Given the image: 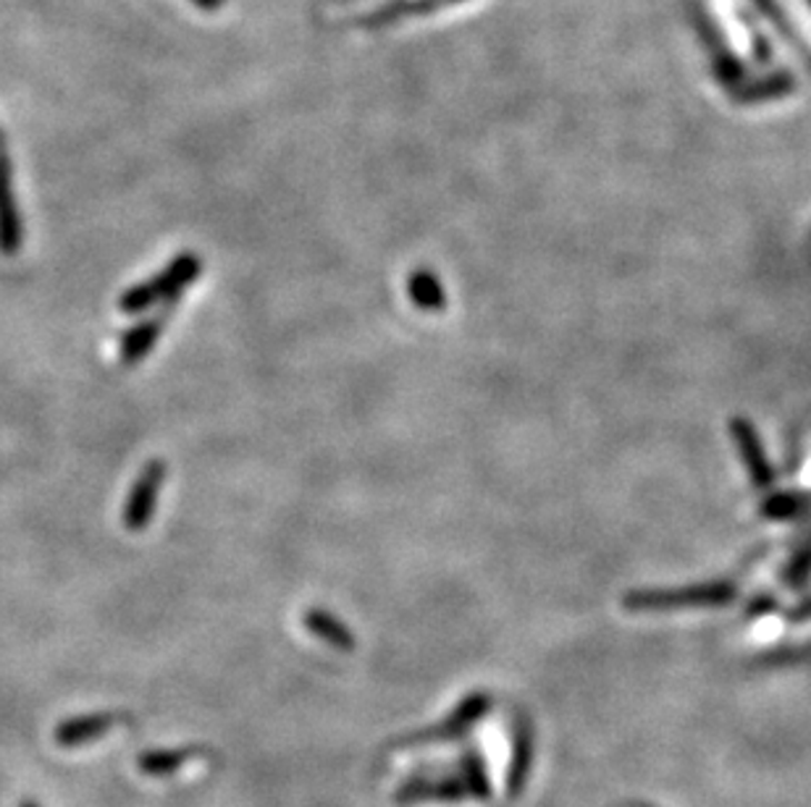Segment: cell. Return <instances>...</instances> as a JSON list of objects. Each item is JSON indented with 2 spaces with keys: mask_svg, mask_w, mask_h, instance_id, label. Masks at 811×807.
<instances>
[{
  "mask_svg": "<svg viewBox=\"0 0 811 807\" xmlns=\"http://www.w3.org/2000/svg\"><path fill=\"white\" fill-rule=\"evenodd\" d=\"M811 511V494H772L762 504L767 519H793Z\"/></svg>",
  "mask_w": 811,
  "mask_h": 807,
  "instance_id": "10",
  "label": "cell"
},
{
  "mask_svg": "<svg viewBox=\"0 0 811 807\" xmlns=\"http://www.w3.org/2000/svg\"><path fill=\"white\" fill-rule=\"evenodd\" d=\"M195 3L200 6V9H216V6L221 3V0H195Z\"/></svg>",
  "mask_w": 811,
  "mask_h": 807,
  "instance_id": "13",
  "label": "cell"
},
{
  "mask_svg": "<svg viewBox=\"0 0 811 807\" xmlns=\"http://www.w3.org/2000/svg\"><path fill=\"white\" fill-rule=\"evenodd\" d=\"M119 721L113 714H98V716H85V718H71V721L61 724L56 729V743L61 745H82L90 743L98 734H106L111 726Z\"/></svg>",
  "mask_w": 811,
  "mask_h": 807,
  "instance_id": "9",
  "label": "cell"
},
{
  "mask_svg": "<svg viewBox=\"0 0 811 807\" xmlns=\"http://www.w3.org/2000/svg\"><path fill=\"white\" fill-rule=\"evenodd\" d=\"M177 307H179V302L160 305L158 310L150 315V318L137 320L135 326L123 330V336L119 341V362L123 367H137L145 357L150 355L152 349H156L160 333L168 328V322H171Z\"/></svg>",
  "mask_w": 811,
  "mask_h": 807,
  "instance_id": "5",
  "label": "cell"
},
{
  "mask_svg": "<svg viewBox=\"0 0 811 807\" xmlns=\"http://www.w3.org/2000/svg\"><path fill=\"white\" fill-rule=\"evenodd\" d=\"M730 432H733L743 465H746V469H749L751 482H754L759 490H772L774 469L770 465V459H767L764 446L756 436L754 425H751L749 420H743V417H735V420H730Z\"/></svg>",
  "mask_w": 811,
  "mask_h": 807,
  "instance_id": "6",
  "label": "cell"
},
{
  "mask_svg": "<svg viewBox=\"0 0 811 807\" xmlns=\"http://www.w3.org/2000/svg\"><path fill=\"white\" fill-rule=\"evenodd\" d=\"M407 293H411L413 305L426 312H442L447 307V293H444L442 281L426 268L413 270L411 278H407Z\"/></svg>",
  "mask_w": 811,
  "mask_h": 807,
  "instance_id": "8",
  "label": "cell"
},
{
  "mask_svg": "<svg viewBox=\"0 0 811 807\" xmlns=\"http://www.w3.org/2000/svg\"><path fill=\"white\" fill-rule=\"evenodd\" d=\"M21 247H24V223L13 192L11 158L0 134V255L13 257L21 252Z\"/></svg>",
  "mask_w": 811,
  "mask_h": 807,
  "instance_id": "4",
  "label": "cell"
},
{
  "mask_svg": "<svg viewBox=\"0 0 811 807\" xmlns=\"http://www.w3.org/2000/svg\"><path fill=\"white\" fill-rule=\"evenodd\" d=\"M181 760H185V753H156L140 758V766L148 770V774H168L171 768L181 766Z\"/></svg>",
  "mask_w": 811,
  "mask_h": 807,
  "instance_id": "11",
  "label": "cell"
},
{
  "mask_svg": "<svg viewBox=\"0 0 811 807\" xmlns=\"http://www.w3.org/2000/svg\"><path fill=\"white\" fill-rule=\"evenodd\" d=\"M24 807H34V805H24Z\"/></svg>",
  "mask_w": 811,
  "mask_h": 807,
  "instance_id": "14",
  "label": "cell"
},
{
  "mask_svg": "<svg viewBox=\"0 0 811 807\" xmlns=\"http://www.w3.org/2000/svg\"><path fill=\"white\" fill-rule=\"evenodd\" d=\"M202 273V260L197 252H179L164 270L150 276L148 281L129 286L121 293L119 310L127 315H142L152 307L181 302V293L192 286Z\"/></svg>",
  "mask_w": 811,
  "mask_h": 807,
  "instance_id": "1",
  "label": "cell"
},
{
  "mask_svg": "<svg viewBox=\"0 0 811 807\" xmlns=\"http://www.w3.org/2000/svg\"><path fill=\"white\" fill-rule=\"evenodd\" d=\"M166 477H168V465L164 459H150L148 465L140 469V475L135 477L121 514V522L129 532L148 530L152 517H156L158 496L166 486Z\"/></svg>",
  "mask_w": 811,
  "mask_h": 807,
  "instance_id": "3",
  "label": "cell"
},
{
  "mask_svg": "<svg viewBox=\"0 0 811 807\" xmlns=\"http://www.w3.org/2000/svg\"><path fill=\"white\" fill-rule=\"evenodd\" d=\"M738 596L735 585L725 582H699L685 587H667V590H633L623 598V606L631 611H664V608H699V606H725Z\"/></svg>",
  "mask_w": 811,
  "mask_h": 807,
  "instance_id": "2",
  "label": "cell"
},
{
  "mask_svg": "<svg viewBox=\"0 0 811 807\" xmlns=\"http://www.w3.org/2000/svg\"><path fill=\"white\" fill-rule=\"evenodd\" d=\"M807 616H811V598L803 600V604L799 608H795V611L791 614V619L799 621V619H807Z\"/></svg>",
  "mask_w": 811,
  "mask_h": 807,
  "instance_id": "12",
  "label": "cell"
},
{
  "mask_svg": "<svg viewBox=\"0 0 811 807\" xmlns=\"http://www.w3.org/2000/svg\"><path fill=\"white\" fill-rule=\"evenodd\" d=\"M303 624L310 635H316L318 640H324L326 645H332L336 650H353L355 648V637L349 629L336 619L334 614L324 611V608H308L303 614Z\"/></svg>",
  "mask_w": 811,
  "mask_h": 807,
  "instance_id": "7",
  "label": "cell"
}]
</instances>
